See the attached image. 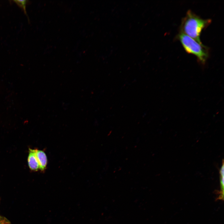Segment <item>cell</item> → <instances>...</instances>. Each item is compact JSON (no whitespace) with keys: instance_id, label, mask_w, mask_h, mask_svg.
<instances>
[{"instance_id":"obj_1","label":"cell","mask_w":224,"mask_h":224,"mask_svg":"<svg viewBox=\"0 0 224 224\" xmlns=\"http://www.w3.org/2000/svg\"><path fill=\"white\" fill-rule=\"evenodd\" d=\"M211 22V19H203L189 10L182 19L180 32L187 35L199 43L202 44L200 39L201 33Z\"/></svg>"},{"instance_id":"obj_2","label":"cell","mask_w":224,"mask_h":224,"mask_svg":"<svg viewBox=\"0 0 224 224\" xmlns=\"http://www.w3.org/2000/svg\"><path fill=\"white\" fill-rule=\"evenodd\" d=\"M177 39L179 40L186 52L195 55L199 64L204 66L209 56V48L202 44L180 32L177 35Z\"/></svg>"},{"instance_id":"obj_3","label":"cell","mask_w":224,"mask_h":224,"mask_svg":"<svg viewBox=\"0 0 224 224\" xmlns=\"http://www.w3.org/2000/svg\"><path fill=\"white\" fill-rule=\"evenodd\" d=\"M28 162L29 166L32 170L36 171L40 169L39 164L35 154V149L29 148Z\"/></svg>"},{"instance_id":"obj_4","label":"cell","mask_w":224,"mask_h":224,"mask_svg":"<svg viewBox=\"0 0 224 224\" xmlns=\"http://www.w3.org/2000/svg\"><path fill=\"white\" fill-rule=\"evenodd\" d=\"M35 154L39 164L40 169L42 171L44 170L47 164V158L45 153L43 151L35 149Z\"/></svg>"},{"instance_id":"obj_5","label":"cell","mask_w":224,"mask_h":224,"mask_svg":"<svg viewBox=\"0 0 224 224\" xmlns=\"http://www.w3.org/2000/svg\"><path fill=\"white\" fill-rule=\"evenodd\" d=\"M220 185H221V190L219 193V195L217 199L223 200L224 198V164L223 163L222 166L220 171Z\"/></svg>"},{"instance_id":"obj_6","label":"cell","mask_w":224,"mask_h":224,"mask_svg":"<svg viewBox=\"0 0 224 224\" xmlns=\"http://www.w3.org/2000/svg\"><path fill=\"white\" fill-rule=\"evenodd\" d=\"M13 1L22 9L25 14L27 16L26 10V6L28 1L27 0H14Z\"/></svg>"},{"instance_id":"obj_7","label":"cell","mask_w":224,"mask_h":224,"mask_svg":"<svg viewBox=\"0 0 224 224\" xmlns=\"http://www.w3.org/2000/svg\"><path fill=\"white\" fill-rule=\"evenodd\" d=\"M0 224H10V223L7 219L0 215Z\"/></svg>"}]
</instances>
